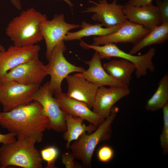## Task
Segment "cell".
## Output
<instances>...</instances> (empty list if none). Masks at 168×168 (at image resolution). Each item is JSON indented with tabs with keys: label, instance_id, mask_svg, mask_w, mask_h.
I'll list each match as a JSON object with an SVG mask.
<instances>
[{
	"label": "cell",
	"instance_id": "obj_1",
	"mask_svg": "<svg viewBox=\"0 0 168 168\" xmlns=\"http://www.w3.org/2000/svg\"><path fill=\"white\" fill-rule=\"evenodd\" d=\"M49 120L38 102L18 106L10 111L0 112V126L16 139L28 138L36 142L43 140Z\"/></svg>",
	"mask_w": 168,
	"mask_h": 168
},
{
	"label": "cell",
	"instance_id": "obj_2",
	"mask_svg": "<svg viewBox=\"0 0 168 168\" xmlns=\"http://www.w3.org/2000/svg\"><path fill=\"white\" fill-rule=\"evenodd\" d=\"M47 19L45 14L34 7L29 8L23 11L9 22L6 28V35L15 45L36 44L43 40L40 26Z\"/></svg>",
	"mask_w": 168,
	"mask_h": 168
},
{
	"label": "cell",
	"instance_id": "obj_3",
	"mask_svg": "<svg viewBox=\"0 0 168 168\" xmlns=\"http://www.w3.org/2000/svg\"><path fill=\"white\" fill-rule=\"evenodd\" d=\"M36 142L28 138L16 139L0 147V168L15 166L42 168L43 160L35 147Z\"/></svg>",
	"mask_w": 168,
	"mask_h": 168
},
{
	"label": "cell",
	"instance_id": "obj_4",
	"mask_svg": "<svg viewBox=\"0 0 168 168\" xmlns=\"http://www.w3.org/2000/svg\"><path fill=\"white\" fill-rule=\"evenodd\" d=\"M119 110L114 106L110 113L96 129L90 134L84 133L70 145L69 149L75 159L82 161L86 166L91 165L92 155L97 145L101 142L110 139L111 135V124Z\"/></svg>",
	"mask_w": 168,
	"mask_h": 168
},
{
	"label": "cell",
	"instance_id": "obj_5",
	"mask_svg": "<svg viewBox=\"0 0 168 168\" xmlns=\"http://www.w3.org/2000/svg\"><path fill=\"white\" fill-rule=\"evenodd\" d=\"M80 44L83 49L95 50L97 52L101 60L116 57L131 62L135 67V74L136 77L138 78L146 76L148 71L152 72L155 70L153 59L155 54L156 50L153 48H150L143 54L134 55L122 50L114 44L97 45L88 44L81 40Z\"/></svg>",
	"mask_w": 168,
	"mask_h": 168
},
{
	"label": "cell",
	"instance_id": "obj_6",
	"mask_svg": "<svg viewBox=\"0 0 168 168\" xmlns=\"http://www.w3.org/2000/svg\"><path fill=\"white\" fill-rule=\"evenodd\" d=\"M66 50L64 41H62L54 48L49 62L45 65L47 74L50 76L49 86L53 95L62 92L63 81L69 74L74 72L82 73L86 70L84 68L75 66L67 60L63 55Z\"/></svg>",
	"mask_w": 168,
	"mask_h": 168
},
{
	"label": "cell",
	"instance_id": "obj_7",
	"mask_svg": "<svg viewBox=\"0 0 168 168\" xmlns=\"http://www.w3.org/2000/svg\"><path fill=\"white\" fill-rule=\"evenodd\" d=\"M49 90L48 82L32 95V101H36L42 105L44 113L49 120L48 129L58 132H64L66 130L65 113L61 109L55 97L53 96Z\"/></svg>",
	"mask_w": 168,
	"mask_h": 168
},
{
	"label": "cell",
	"instance_id": "obj_8",
	"mask_svg": "<svg viewBox=\"0 0 168 168\" xmlns=\"http://www.w3.org/2000/svg\"><path fill=\"white\" fill-rule=\"evenodd\" d=\"M40 85H25L15 81L0 84V103L3 111H10L32 102L31 97Z\"/></svg>",
	"mask_w": 168,
	"mask_h": 168
},
{
	"label": "cell",
	"instance_id": "obj_9",
	"mask_svg": "<svg viewBox=\"0 0 168 168\" xmlns=\"http://www.w3.org/2000/svg\"><path fill=\"white\" fill-rule=\"evenodd\" d=\"M47 75L45 65L38 56L10 70L0 80V84L13 81L40 85Z\"/></svg>",
	"mask_w": 168,
	"mask_h": 168
},
{
	"label": "cell",
	"instance_id": "obj_10",
	"mask_svg": "<svg viewBox=\"0 0 168 168\" xmlns=\"http://www.w3.org/2000/svg\"><path fill=\"white\" fill-rule=\"evenodd\" d=\"M78 24L67 22L63 14L55 15L51 20L47 19L41 24L40 30L46 46V56L49 59L54 48L62 41L69 31L80 28Z\"/></svg>",
	"mask_w": 168,
	"mask_h": 168
},
{
	"label": "cell",
	"instance_id": "obj_11",
	"mask_svg": "<svg viewBox=\"0 0 168 168\" xmlns=\"http://www.w3.org/2000/svg\"><path fill=\"white\" fill-rule=\"evenodd\" d=\"M89 2L93 5L83 12L93 13L92 19L105 27L121 25L128 20L124 12V6L118 3L117 0L110 3L107 0H100L98 2L89 0Z\"/></svg>",
	"mask_w": 168,
	"mask_h": 168
},
{
	"label": "cell",
	"instance_id": "obj_12",
	"mask_svg": "<svg viewBox=\"0 0 168 168\" xmlns=\"http://www.w3.org/2000/svg\"><path fill=\"white\" fill-rule=\"evenodd\" d=\"M150 31L142 26L128 20L114 32L105 36L94 37L92 44L100 45L118 43L134 44Z\"/></svg>",
	"mask_w": 168,
	"mask_h": 168
},
{
	"label": "cell",
	"instance_id": "obj_13",
	"mask_svg": "<svg viewBox=\"0 0 168 168\" xmlns=\"http://www.w3.org/2000/svg\"><path fill=\"white\" fill-rule=\"evenodd\" d=\"M40 49L36 44L24 46L13 45L0 51V80L10 70L39 56Z\"/></svg>",
	"mask_w": 168,
	"mask_h": 168
},
{
	"label": "cell",
	"instance_id": "obj_14",
	"mask_svg": "<svg viewBox=\"0 0 168 168\" xmlns=\"http://www.w3.org/2000/svg\"><path fill=\"white\" fill-rule=\"evenodd\" d=\"M101 86L98 87L92 107V111L104 119L110 113L114 105L128 95V87Z\"/></svg>",
	"mask_w": 168,
	"mask_h": 168
},
{
	"label": "cell",
	"instance_id": "obj_15",
	"mask_svg": "<svg viewBox=\"0 0 168 168\" xmlns=\"http://www.w3.org/2000/svg\"><path fill=\"white\" fill-rule=\"evenodd\" d=\"M65 79L68 86L66 95L92 108L99 87L84 78L74 74L69 75Z\"/></svg>",
	"mask_w": 168,
	"mask_h": 168
},
{
	"label": "cell",
	"instance_id": "obj_16",
	"mask_svg": "<svg viewBox=\"0 0 168 168\" xmlns=\"http://www.w3.org/2000/svg\"><path fill=\"white\" fill-rule=\"evenodd\" d=\"M123 11L127 19L151 30L162 22L158 9L152 4L136 7L128 3L124 5Z\"/></svg>",
	"mask_w": 168,
	"mask_h": 168
},
{
	"label": "cell",
	"instance_id": "obj_17",
	"mask_svg": "<svg viewBox=\"0 0 168 168\" xmlns=\"http://www.w3.org/2000/svg\"><path fill=\"white\" fill-rule=\"evenodd\" d=\"M61 110L65 113L80 118L98 126L104 120L84 103L68 97L61 92L55 95Z\"/></svg>",
	"mask_w": 168,
	"mask_h": 168
},
{
	"label": "cell",
	"instance_id": "obj_18",
	"mask_svg": "<svg viewBox=\"0 0 168 168\" xmlns=\"http://www.w3.org/2000/svg\"><path fill=\"white\" fill-rule=\"evenodd\" d=\"M101 60L97 52H95L90 60L85 61L88 66V69L74 75L84 78L98 87L106 86L128 87L110 76L104 68Z\"/></svg>",
	"mask_w": 168,
	"mask_h": 168
},
{
	"label": "cell",
	"instance_id": "obj_19",
	"mask_svg": "<svg viewBox=\"0 0 168 168\" xmlns=\"http://www.w3.org/2000/svg\"><path fill=\"white\" fill-rule=\"evenodd\" d=\"M107 72L113 78L128 87L132 76L136 68L131 62L124 59L112 60L103 65Z\"/></svg>",
	"mask_w": 168,
	"mask_h": 168
},
{
	"label": "cell",
	"instance_id": "obj_20",
	"mask_svg": "<svg viewBox=\"0 0 168 168\" xmlns=\"http://www.w3.org/2000/svg\"><path fill=\"white\" fill-rule=\"evenodd\" d=\"M65 119L66 128L63 137L66 142L67 149H69L72 142L78 140L84 133H91L98 127L91 124L86 126L83 124V119L67 114H65Z\"/></svg>",
	"mask_w": 168,
	"mask_h": 168
},
{
	"label": "cell",
	"instance_id": "obj_21",
	"mask_svg": "<svg viewBox=\"0 0 168 168\" xmlns=\"http://www.w3.org/2000/svg\"><path fill=\"white\" fill-rule=\"evenodd\" d=\"M121 25L111 27H104L101 24L99 23L92 24L83 21L80 25L81 29L76 32H68L65 36L64 41L81 40L83 37L91 36H105L115 31Z\"/></svg>",
	"mask_w": 168,
	"mask_h": 168
},
{
	"label": "cell",
	"instance_id": "obj_22",
	"mask_svg": "<svg viewBox=\"0 0 168 168\" xmlns=\"http://www.w3.org/2000/svg\"><path fill=\"white\" fill-rule=\"evenodd\" d=\"M168 39V23H162L155 27L141 40L134 44L129 53L134 54L144 48L163 43Z\"/></svg>",
	"mask_w": 168,
	"mask_h": 168
},
{
	"label": "cell",
	"instance_id": "obj_23",
	"mask_svg": "<svg viewBox=\"0 0 168 168\" xmlns=\"http://www.w3.org/2000/svg\"><path fill=\"white\" fill-rule=\"evenodd\" d=\"M168 104V74H165L160 79L157 88L146 105L147 110L154 111L162 109Z\"/></svg>",
	"mask_w": 168,
	"mask_h": 168
},
{
	"label": "cell",
	"instance_id": "obj_24",
	"mask_svg": "<svg viewBox=\"0 0 168 168\" xmlns=\"http://www.w3.org/2000/svg\"><path fill=\"white\" fill-rule=\"evenodd\" d=\"M40 154L43 160L47 163L46 168H55V163L59 155L58 149L54 146L46 147L42 149Z\"/></svg>",
	"mask_w": 168,
	"mask_h": 168
},
{
	"label": "cell",
	"instance_id": "obj_25",
	"mask_svg": "<svg viewBox=\"0 0 168 168\" xmlns=\"http://www.w3.org/2000/svg\"><path fill=\"white\" fill-rule=\"evenodd\" d=\"M163 114V127L160 136V145L164 154L168 152V104L162 109Z\"/></svg>",
	"mask_w": 168,
	"mask_h": 168
},
{
	"label": "cell",
	"instance_id": "obj_26",
	"mask_svg": "<svg viewBox=\"0 0 168 168\" xmlns=\"http://www.w3.org/2000/svg\"><path fill=\"white\" fill-rule=\"evenodd\" d=\"M114 154V150L111 147L104 145L102 146L98 150L97 156L100 161L107 163L113 158Z\"/></svg>",
	"mask_w": 168,
	"mask_h": 168
},
{
	"label": "cell",
	"instance_id": "obj_27",
	"mask_svg": "<svg viewBox=\"0 0 168 168\" xmlns=\"http://www.w3.org/2000/svg\"><path fill=\"white\" fill-rule=\"evenodd\" d=\"M157 7L162 19V23H168V0H156Z\"/></svg>",
	"mask_w": 168,
	"mask_h": 168
},
{
	"label": "cell",
	"instance_id": "obj_28",
	"mask_svg": "<svg viewBox=\"0 0 168 168\" xmlns=\"http://www.w3.org/2000/svg\"><path fill=\"white\" fill-rule=\"evenodd\" d=\"M75 158L72 153H66L62 156V161L67 168L79 167L74 161Z\"/></svg>",
	"mask_w": 168,
	"mask_h": 168
},
{
	"label": "cell",
	"instance_id": "obj_29",
	"mask_svg": "<svg viewBox=\"0 0 168 168\" xmlns=\"http://www.w3.org/2000/svg\"><path fill=\"white\" fill-rule=\"evenodd\" d=\"M16 140L15 135L12 133L6 134L0 133V143L7 144L15 141Z\"/></svg>",
	"mask_w": 168,
	"mask_h": 168
},
{
	"label": "cell",
	"instance_id": "obj_30",
	"mask_svg": "<svg viewBox=\"0 0 168 168\" xmlns=\"http://www.w3.org/2000/svg\"><path fill=\"white\" fill-rule=\"evenodd\" d=\"M153 1V0H129L127 3L133 6L142 7L152 4Z\"/></svg>",
	"mask_w": 168,
	"mask_h": 168
},
{
	"label": "cell",
	"instance_id": "obj_31",
	"mask_svg": "<svg viewBox=\"0 0 168 168\" xmlns=\"http://www.w3.org/2000/svg\"><path fill=\"white\" fill-rule=\"evenodd\" d=\"M13 6L17 10H21L22 6L21 0H10Z\"/></svg>",
	"mask_w": 168,
	"mask_h": 168
},
{
	"label": "cell",
	"instance_id": "obj_32",
	"mask_svg": "<svg viewBox=\"0 0 168 168\" xmlns=\"http://www.w3.org/2000/svg\"><path fill=\"white\" fill-rule=\"evenodd\" d=\"M67 3L70 7H72L74 5L69 0H62Z\"/></svg>",
	"mask_w": 168,
	"mask_h": 168
},
{
	"label": "cell",
	"instance_id": "obj_33",
	"mask_svg": "<svg viewBox=\"0 0 168 168\" xmlns=\"http://www.w3.org/2000/svg\"><path fill=\"white\" fill-rule=\"evenodd\" d=\"M5 50L4 47L0 44V51H3Z\"/></svg>",
	"mask_w": 168,
	"mask_h": 168
}]
</instances>
